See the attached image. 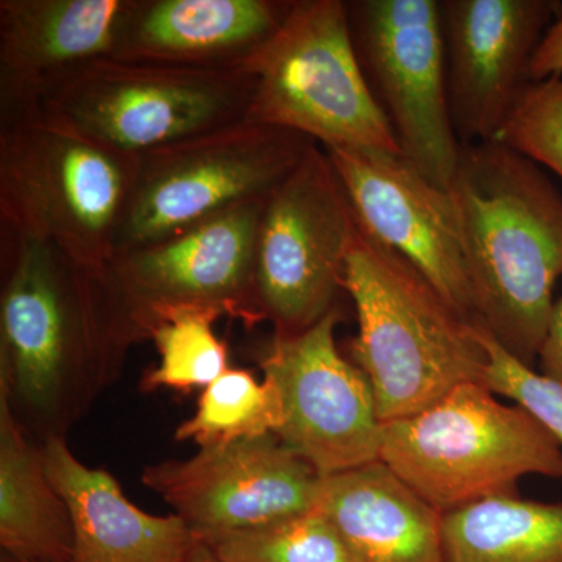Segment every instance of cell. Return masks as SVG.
I'll use <instances>...</instances> for the list:
<instances>
[{
    "mask_svg": "<svg viewBox=\"0 0 562 562\" xmlns=\"http://www.w3.org/2000/svg\"><path fill=\"white\" fill-rule=\"evenodd\" d=\"M132 346L105 272L2 232L0 398L33 441L66 438L120 376Z\"/></svg>",
    "mask_w": 562,
    "mask_h": 562,
    "instance_id": "6da1fadb",
    "label": "cell"
},
{
    "mask_svg": "<svg viewBox=\"0 0 562 562\" xmlns=\"http://www.w3.org/2000/svg\"><path fill=\"white\" fill-rule=\"evenodd\" d=\"M473 322L525 366L538 362L562 280V194L502 140L464 144L449 187Z\"/></svg>",
    "mask_w": 562,
    "mask_h": 562,
    "instance_id": "7a4b0ae2",
    "label": "cell"
},
{
    "mask_svg": "<svg viewBox=\"0 0 562 562\" xmlns=\"http://www.w3.org/2000/svg\"><path fill=\"white\" fill-rule=\"evenodd\" d=\"M342 286L358 319L350 361L371 383L383 424L424 412L461 384L483 383L487 353L476 325L360 227Z\"/></svg>",
    "mask_w": 562,
    "mask_h": 562,
    "instance_id": "3957f363",
    "label": "cell"
},
{
    "mask_svg": "<svg viewBox=\"0 0 562 562\" xmlns=\"http://www.w3.org/2000/svg\"><path fill=\"white\" fill-rule=\"evenodd\" d=\"M138 157L103 146L41 109L0 120L2 232L43 239L105 272Z\"/></svg>",
    "mask_w": 562,
    "mask_h": 562,
    "instance_id": "277c9868",
    "label": "cell"
},
{
    "mask_svg": "<svg viewBox=\"0 0 562 562\" xmlns=\"http://www.w3.org/2000/svg\"><path fill=\"white\" fill-rule=\"evenodd\" d=\"M380 461L442 514L519 494L524 476L562 480V447L552 432L482 382L383 424Z\"/></svg>",
    "mask_w": 562,
    "mask_h": 562,
    "instance_id": "5b68a950",
    "label": "cell"
},
{
    "mask_svg": "<svg viewBox=\"0 0 562 562\" xmlns=\"http://www.w3.org/2000/svg\"><path fill=\"white\" fill-rule=\"evenodd\" d=\"M254 92L246 121L308 136L324 149L402 154L362 69L342 0H294L243 65Z\"/></svg>",
    "mask_w": 562,
    "mask_h": 562,
    "instance_id": "8992f818",
    "label": "cell"
},
{
    "mask_svg": "<svg viewBox=\"0 0 562 562\" xmlns=\"http://www.w3.org/2000/svg\"><path fill=\"white\" fill-rule=\"evenodd\" d=\"M313 144L301 133L241 121L139 155L114 257L268 198Z\"/></svg>",
    "mask_w": 562,
    "mask_h": 562,
    "instance_id": "52a82bcc",
    "label": "cell"
},
{
    "mask_svg": "<svg viewBox=\"0 0 562 562\" xmlns=\"http://www.w3.org/2000/svg\"><path fill=\"white\" fill-rule=\"evenodd\" d=\"M251 92L243 66L184 68L106 57L70 74L41 109L110 149L139 157L246 121Z\"/></svg>",
    "mask_w": 562,
    "mask_h": 562,
    "instance_id": "ba28073f",
    "label": "cell"
},
{
    "mask_svg": "<svg viewBox=\"0 0 562 562\" xmlns=\"http://www.w3.org/2000/svg\"><path fill=\"white\" fill-rule=\"evenodd\" d=\"M357 231L338 173L314 143L262 210L255 297L273 335H301L338 308Z\"/></svg>",
    "mask_w": 562,
    "mask_h": 562,
    "instance_id": "9c48e42d",
    "label": "cell"
},
{
    "mask_svg": "<svg viewBox=\"0 0 562 562\" xmlns=\"http://www.w3.org/2000/svg\"><path fill=\"white\" fill-rule=\"evenodd\" d=\"M266 199H251L161 241L117 255L105 269L117 316L133 346L150 339L169 310L209 308L261 324L255 250Z\"/></svg>",
    "mask_w": 562,
    "mask_h": 562,
    "instance_id": "30bf717a",
    "label": "cell"
},
{
    "mask_svg": "<svg viewBox=\"0 0 562 562\" xmlns=\"http://www.w3.org/2000/svg\"><path fill=\"white\" fill-rule=\"evenodd\" d=\"M347 3L362 69L402 154L449 190L462 144L450 113L441 2Z\"/></svg>",
    "mask_w": 562,
    "mask_h": 562,
    "instance_id": "8fae6325",
    "label": "cell"
},
{
    "mask_svg": "<svg viewBox=\"0 0 562 562\" xmlns=\"http://www.w3.org/2000/svg\"><path fill=\"white\" fill-rule=\"evenodd\" d=\"M341 319L335 308L301 335H273L258 353L262 376L280 395L277 438L324 479L380 461L382 453L371 383L336 344Z\"/></svg>",
    "mask_w": 562,
    "mask_h": 562,
    "instance_id": "7c38bea8",
    "label": "cell"
},
{
    "mask_svg": "<svg viewBox=\"0 0 562 562\" xmlns=\"http://www.w3.org/2000/svg\"><path fill=\"white\" fill-rule=\"evenodd\" d=\"M140 480L203 542L313 512L324 476L271 432L147 465Z\"/></svg>",
    "mask_w": 562,
    "mask_h": 562,
    "instance_id": "4fadbf2b",
    "label": "cell"
},
{
    "mask_svg": "<svg viewBox=\"0 0 562 562\" xmlns=\"http://www.w3.org/2000/svg\"><path fill=\"white\" fill-rule=\"evenodd\" d=\"M324 150L358 227L405 258L473 322L460 224L449 190L432 183L403 154L342 147Z\"/></svg>",
    "mask_w": 562,
    "mask_h": 562,
    "instance_id": "5bb4252c",
    "label": "cell"
},
{
    "mask_svg": "<svg viewBox=\"0 0 562 562\" xmlns=\"http://www.w3.org/2000/svg\"><path fill=\"white\" fill-rule=\"evenodd\" d=\"M561 9L557 0L441 2L450 113L462 146L498 138Z\"/></svg>",
    "mask_w": 562,
    "mask_h": 562,
    "instance_id": "9a60e30c",
    "label": "cell"
},
{
    "mask_svg": "<svg viewBox=\"0 0 562 562\" xmlns=\"http://www.w3.org/2000/svg\"><path fill=\"white\" fill-rule=\"evenodd\" d=\"M132 0H2L0 120L40 109L63 80L113 57Z\"/></svg>",
    "mask_w": 562,
    "mask_h": 562,
    "instance_id": "2e32d148",
    "label": "cell"
},
{
    "mask_svg": "<svg viewBox=\"0 0 562 562\" xmlns=\"http://www.w3.org/2000/svg\"><path fill=\"white\" fill-rule=\"evenodd\" d=\"M291 2L279 0H132L114 58L241 68L279 29Z\"/></svg>",
    "mask_w": 562,
    "mask_h": 562,
    "instance_id": "e0dca14e",
    "label": "cell"
},
{
    "mask_svg": "<svg viewBox=\"0 0 562 562\" xmlns=\"http://www.w3.org/2000/svg\"><path fill=\"white\" fill-rule=\"evenodd\" d=\"M40 449L72 519V562H184L198 546L177 514L144 513L113 475L77 460L66 438L47 439Z\"/></svg>",
    "mask_w": 562,
    "mask_h": 562,
    "instance_id": "ac0fdd59",
    "label": "cell"
},
{
    "mask_svg": "<svg viewBox=\"0 0 562 562\" xmlns=\"http://www.w3.org/2000/svg\"><path fill=\"white\" fill-rule=\"evenodd\" d=\"M317 509L353 562H442V517L382 461L325 476Z\"/></svg>",
    "mask_w": 562,
    "mask_h": 562,
    "instance_id": "d6986e66",
    "label": "cell"
},
{
    "mask_svg": "<svg viewBox=\"0 0 562 562\" xmlns=\"http://www.w3.org/2000/svg\"><path fill=\"white\" fill-rule=\"evenodd\" d=\"M0 547L2 560L72 562L68 505L33 441L0 398Z\"/></svg>",
    "mask_w": 562,
    "mask_h": 562,
    "instance_id": "ffe728a7",
    "label": "cell"
},
{
    "mask_svg": "<svg viewBox=\"0 0 562 562\" xmlns=\"http://www.w3.org/2000/svg\"><path fill=\"white\" fill-rule=\"evenodd\" d=\"M442 562H562V502L503 495L443 514Z\"/></svg>",
    "mask_w": 562,
    "mask_h": 562,
    "instance_id": "44dd1931",
    "label": "cell"
},
{
    "mask_svg": "<svg viewBox=\"0 0 562 562\" xmlns=\"http://www.w3.org/2000/svg\"><path fill=\"white\" fill-rule=\"evenodd\" d=\"M281 424L279 391L271 380L244 369H228L203 390L198 412L180 424L177 441H194L205 447L222 446L276 435Z\"/></svg>",
    "mask_w": 562,
    "mask_h": 562,
    "instance_id": "7402d4cb",
    "label": "cell"
},
{
    "mask_svg": "<svg viewBox=\"0 0 562 562\" xmlns=\"http://www.w3.org/2000/svg\"><path fill=\"white\" fill-rule=\"evenodd\" d=\"M221 316L214 310L194 306L161 314L150 333L160 364L143 376L140 390H205L227 372V347L213 331Z\"/></svg>",
    "mask_w": 562,
    "mask_h": 562,
    "instance_id": "603a6c76",
    "label": "cell"
},
{
    "mask_svg": "<svg viewBox=\"0 0 562 562\" xmlns=\"http://www.w3.org/2000/svg\"><path fill=\"white\" fill-rule=\"evenodd\" d=\"M222 562H353L319 509L203 541Z\"/></svg>",
    "mask_w": 562,
    "mask_h": 562,
    "instance_id": "cb8c5ba5",
    "label": "cell"
},
{
    "mask_svg": "<svg viewBox=\"0 0 562 562\" xmlns=\"http://www.w3.org/2000/svg\"><path fill=\"white\" fill-rule=\"evenodd\" d=\"M497 139L562 180V77L528 85Z\"/></svg>",
    "mask_w": 562,
    "mask_h": 562,
    "instance_id": "d4e9b609",
    "label": "cell"
},
{
    "mask_svg": "<svg viewBox=\"0 0 562 562\" xmlns=\"http://www.w3.org/2000/svg\"><path fill=\"white\" fill-rule=\"evenodd\" d=\"M475 325L487 353L483 383L527 409L562 447V384L516 360L490 333Z\"/></svg>",
    "mask_w": 562,
    "mask_h": 562,
    "instance_id": "484cf974",
    "label": "cell"
},
{
    "mask_svg": "<svg viewBox=\"0 0 562 562\" xmlns=\"http://www.w3.org/2000/svg\"><path fill=\"white\" fill-rule=\"evenodd\" d=\"M554 77H562V9L543 33L530 65L531 83Z\"/></svg>",
    "mask_w": 562,
    "mask_h": 562,
    "instance_id": "4316f807",
    "label": "cell"
},
{
    "mask_svg": "<svg viewBox=\"0 0 562 562\" xmlns=\"http://www.w3.org/2000/svg\"><path fill=\"white\" fill-rule=\"evenodd\" d=\"M538 362L542 375L562 384V291L560 297L554 301Z\"/></svg>",
    "mask_w": 562,
    "mask_h": 562,
    "instance_id": "83f0119b",
    "label": "cell"
},
{
    "mask_svg": "<svg viewBox=\"0 0 562 562\" xmlns=\"http://www.w3.org/2000/svg\"><path fill=\"white\" fill-rule=\"evenodd\" d=\"M184 562H222L214 557L213 552L205 546V543L199 542L195 549L192 550L190 557Z\"/></svg>",
    "mask_w": 562,
    "mask_h": 562,
    "instance_id": "f1b7e54d",
    "label": "cell"
},
{
    "mask_svg": "<svg viewBox=\"0 0 562 562\" xmlns=\"http://www.w3.org/2000/svg\"><path fill=\"white\" fill-rule=\"evenodd\" d=\"M2 562H16V561L2 560Z\"/></svg>",
    "mask_w": 562,
    "mask_h": 562,
    "instance_id": "f546056e",
    "label": "cell"
}]
</instances>
